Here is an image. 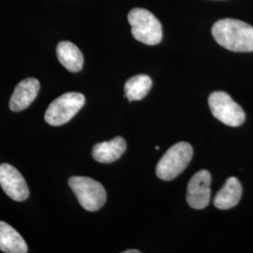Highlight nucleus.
Returning a JSON list of instances; mask_svg holds the SVG:
<instances>
[{
    "label": "nucleus",
    "instance_id": "1",
    "mask_svg": "<svg viewBox=\"0 0 253 253\" xmlns=\"http://www.w3.org/2000/svg\"><path fill=\"white\" fill-rule=\"evenodd\" d=\"M217 43L233 52H253V27L235 19H222L212 27Z\"/></svg>",
    "mask_w": 253,
    "mask_h": 253
},
{
    "label": "nucleus",
    "instance_id": "2",
    "mask_svg": "<svg viewBox=\"0 0 253 253\" xmlns=\"http://www.w3.org/2000/svg\"><path fill=\"white\" fill-rule=\"evenodd\" d=\"M127 20L135 40L146 45H156L161 42L163 27L149 10L141 8L131 9L127 14Z\"/></svg>",
    "mask_w": 253,
    "mask_h": 253
},
{
    "label": "nucleus",
    "instance_id": "3",
    "mask_svg": "<svg viewBox=\"0 0 253 253\" xmlns=\"http://www.w3.org/2000/svg\"><path fill=\"white\" fill-rule=\"evenodd\" d=\"M192 156L193 149L189 143L180 142L172 145L158 163L157 176L164 181L174 179L188 167Z\"/></svg>",
    "mask_w": 253,
    "mask_h": 253
},
{
    "label": "nucleus",
    "instance_id": "4",
    "mask_svg": "<svg viewBox=\"0 0 253 253\" xmlns=\"http://www.w3.org/2000/svg\"><path fill=\"white\" fill-rule=\"evenodd\" d=\"M69 186L76 195L82 208L87 211H98L104 206L107 194L100 182L85 176H73Z\"/></svg>",
    "mask_w": 253,
    "mask_h": 253
},
{
    "label": "nucleus",
    "instance_id": "5",
    "mask_svg": "<svg viewBox=\"0 0 253 253\" xmlns=\"http://www.w3.org/2000/svg\"><path fill=\"white\" fill-rule=\"evenodd\" d=\"M84 103L85 98L81 93H66L49 105L46 110L44 119L51 126H61L73 119Z\"/></svg>",
    "mask_w": 253,
    "mask_h": 253
},
{
    "label": "nucleus",
    "instance_id": "6",
    "mask_svg": "<svg viewBox=\"0 0 253 253\" xmlns=\"http://www.w3.org/2000/svg\"><path fill=\"white\" fill-rule=\"evenodd\" d=\"M208 104L214 118L227 126H238L244 123L246 116L243 109L225 92L211 93Z\"/></svg>",
    "mask_w": 253,
    "mask_h": 253
},
{
    "label": "nucleus",
    "instance_id": "7",
    "mask_svg": "<svg viewBox=\"0 0 253 253\" xmlns=\"http://www.w3.org/2000/svg\"><path fill=\"white\" fill-rule=\"evenodd\" d=\"M0 186L9 198L16 202H23L29 196L24 176L15 167L8 163L0 164Z\"/></svg>",
    "mask_w": 253,
    "mask_h": 253
},
{
    "label": "nucleus",
    "instance_id": "8",
    "mask_svg": "<svg viewBox=\"0 0 253 253\" xmlns=\"http://www.w3.org/2000/svg\"><path fill=\"white\" fill-rule=\"evenodd\" d=\"M211 174L207 170L196 172L190 179L187 190V202L190 208L204 209L210 202Z\"/></svg>",
    "mask_w": 253,
    "mask_h": 253
},
{
    "label": "nucleus",
    "instance_id": "9",
    "mask_svg": "<svg viewBox=\"0 0 253 253\" xmlns=\"http://www.w3.org/2000/svg\"><path fill=\"white\" fill-rule=\"evenodd\" d=\"M40 87V82L35 78H27L20 82L10 97V110L13 112H20L29 107L36 99Z\"/></svg>",
    "mask_w": 253,
    "mask_h": 253
},
{
    "label": "nucleus",
    "instance_id": "10",
    "mask_svg": "<svg viewBox=\"0 0 253 253\" xmlns=\"http://www.w3.org/2000/svg\"><path fill=\"white\" fill-rule=\"evenodd\" d=\"M126 149V141L124 138L118 136L108 142H102L94 145L92 156L98 163H114L125 153Z\"/></svg>",
    "mask_w": 253,
    "mask_h": 253
},
{
    "label": "nucleus",
    "instance_id": "11",
    "mask_svg": "<svg viewBox=\"0 0 253 253\" xmlns=\"http://www.w3.org/2000/svg\"><path fill=\"white\" fill-rule=\"evenodd\" d=\"M242 196V186L236 177H229L214 198V206L227 210L235 207Z\"/></svg>",
    "mask_w": 253,
    "mask_h": 253
},
{
    "label": "nucleus",
    "instance_id": "12",
    "mask_svg": "<svg viewBox=\"0 0 253 253\" xmlns=\"http://www.w3.org/2000/svg\"><path fill=\"white\" fill-rule=\"evenodd\" d=\"M0 250L7 253L28 252L25 239L18 232L4 221H0Z\"/></svg>",
    "mask_w": 253,
    "mask_h": 253
},
{
    "label": "nucleus",
    "instance_id": "13",
    "mask_svg": "<svg viewBox=\"0 0 253 253\" xmlns=\"http://www.w3.org/2000/svg\"><path fill=\"white\" fill-rule=\"evenodd\" d=\"M56 55L59 62L72 72L78 73L84 66V55L79 48L73 42H61L56 47Z\"/></svg>",
    "mask_w": 253,
    "mask_h": 253
},
{
    "label": "nucleus",
    "instance_id": "14",
    "mask_svg": "<svg viewBox=\"0 0 253 253\" xmlns=\"http://www.w3.org/2000/svg\"><path fill=\"white\" fill-rule=\"evenodd\" d=\"M152 80L145 74H139L128 79L125 84V97L129 101L141 100L151 89Z\"/></svg>",
    "mask_w": 253,
    "mask_h": 253
},
{
    "label": "nucleus",
    "instance_id": "15",
    "mask_svg": "<svg viewBox=\"0 0 253 253\" xmlns=\"http://www.w3.org/2000/svg\"><path fill=\"white\" fill-rule=\"evenodd\" d=\"M141 252H139V251H137V250H127V251H125L124 253H140Z\"/></svg>",
    "mask_w": 253,
    "mask_h": 253
}]
</instances>
